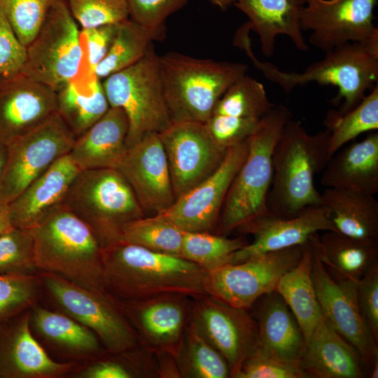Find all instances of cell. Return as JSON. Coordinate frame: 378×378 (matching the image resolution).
<instances>
[{
	"mask_svg": "<svg viewBox=\"0 0 378 378\" xmlns=\"http://www.w3.org/2000/svg\"><path fill=\"white\" fill-rule=\"evenodd\" d=\"M39 280L33 274H0V325L33 305Z\"/></svg>",
	"mask_w": 378,
	"mask_h": 378,
	"instance_id": "42",
	"label": "cell"
},
{
	"mask_svg": "<svg viewBox=\"0 0 378 378\" xmlns=\"http://www.w3.org/2000/svg\"><path fill=\"white\" fill-rule=\"evenodd\" d=\"M119 23L81 29L85 60L91 72L94 73L96 66L108 53L116 36Z\"/></svg>",
	"mask_w": 378,
	"mask_h": 378,
	"instance_id": "48",
	"label": "cell"
},
{
	"mask_svg": "<svg viewBox=\"0 0 378 378\" xmlns=\"http://www.w3.org/2000/svg\"><path fill=\"white\" fill-rule=\"evenodd\" d=\"M237 230L253 235V241L234 252L230 263L302 245L320 231H337L328 209L321 204L307 206L297 216L290 218L279 217L269 211Z\"/></svg>",
	"mask_w": 378,
	"mask_h": 378,
	"instance_id": "20",
	"label": "cell"
},
{
	"mask_svg": "<svg viewBox=\"0 0 378 378\" xmlns=\"http://www.w3.org/2000/svg\"><path fill=\"white\" fill-rule=\"evenodd\" d=\"M13 227L8 204L0 203V234Z\"/></svg>",
	"mask_w": 378,
	"mask_h": 378,
	"instance_id": "52",
	"label": "cell"
},
{
	"mask_svg": "<svg viewBox=\"0 0 378 378\" xmlns=\"http://www.w3.org/2000/svg\"><path fill=\"white\" fill-rule=\"evenodd\" d=\"M378 0H306L300 15L309 43L328 52L347 43H365L378 35L374 9Z\"/></svg>",
	"mask_w": 378,
	"mask_h": 378,
	"instance_id": "14",
	"label": "cell"
},
{
	"mask_svg": "<svg viewBox=\"0 0 378 378\" xmlns=\"http://www.w3.org/2000/svg\"><path fill=\"white\" fill-rule=\"evenodd\" d=\"M309 240L335 278L358 282L378 265V241L356 239L337 231L315 233Z\"/></svg>",
	"mask_w": 378,
	"mask_h": 378,
	"instance_id": "29",
	"label": "cell"
},
{
	"mask_svg": "<svg viewBox=\"0 0 378 378\" xmlns=\"http://www.w3.org/2000/svg\"><path fill=\"white\" fill-rule=\"evenodd\" d=\"M330 136L328 129L310 134L301 121L292 118L287 122L272 153L273 175L267 200L270 212L290 218L321 204L314 178L332 157Z\"/></svg>",
	"mask_w": 378,
	"mask_h": 378,
	"instance_id": "3",
	"label": "cell"
},
{
	"mask_svg": "<svg viewBox=\"0 0 378 378\" xmlns=\"http://www.w3.org/2000/svg\"><path fill=\"white\" fill-rule=\"evenodd\" d=\"M80 171L69 154L57 160L8 204L13 226L29 230L62 204Z\"/></svg>",
	"mask_w": 378,
	"mask_h": 378,
	"instance_id": "24",
	"label": "cell"
},
{
	"mask_svg": "<svg viewBox=\"0 0 378 378\" xmlns=\"http://www.w3.org/2000/svg\"><path fill=\"white\" fill-rule=\"evenodd\" d=\"M54 1L0 0L1 9L25 47L38 32Z\"/></svg>",
	"mask_w": 378,
	"mask_h": 378,
	"instance_id": "40",
	"label": "cell"
},
{
	"mask_svg": "<svg viewBox=\"0 0 378 378\" xmlns=\"http://www.w3.org/2000/svg\"><path fill=\"white\" fill-rule=\"evenodd\" d=\"M57 110L56 92L22 73L0 81V143L8 146Z\"/></svg>",
	"mask_w": 378,
	"mask_h": 378,
	"instance_id": "21",
	"label": "cell"
},
{
	"mask_svg": "<svg viewBox=\"0 0 378 378\" xmlns=\"http://www.w3.org/2000/svg\"><path fill=\"white\" fill-rule=\"evenodd\" d=\"M321 200L337 232L356 239L378 241V202L374 195L326 188Z\"/></svg>",
	"mask_w": 378,
	"mask_h": 378,
	"instance_id": "30",
	"label": "cell"
},
{
	"mask_svg": "<svg viewBox=\"0 0 378 378\" xmlns=\"http://www.w3.org/2000/svg\"><path fill=\"white\" fill-rule=\"evenodd\" d=\"M120 359L101 358L79 373L84 378H134L139 377L132 365L123 357Z\"/></svg>",
	"mask_w": 378,
	"mask_h": 378,
	"instance_id": "50",
	"label": "cell"
},
{
	"mask_svg": "<svg viewBox=\"0 0 378 378\" xmlns=\"http://www.w3.org/2000/svg\"><path fill=\"white\" fill-rule=\"evenodd\" d=\"M190 321L224 357L230 377L258 347V325L248 310L232 307L206 293L193 297Z\"/></svg>",
	"mask_w": 378,
	"mask_h": 378,
	"instance_id": "15",
	"label": "cell"
},
{
	"mask_svg": "<svg viewBox=\"0 0 378 378\" xmlns=\"http://www.w3.org/2000/svg\"><path fill=\"white\" fill-rule=\"evenodd\" d=\"M29 313L0 325V378H55L74 369L48 356L31 334Z\"/></svg>",
	"mask_w": 378,
	"mask_h": 378,
	"instance_id": "22",
	"label": "cell"
},
{
	"mask_svg": "<svg viewBox=\"0 0 378 378\" xmlns=\"http://www.w3.org/2000/svg\"><path fill=\"white\" fill-rule=\"evenodd\" d=\"M321 184L326 188L378 192V132L353 143L334 154L322 172Z\"/></svg>",
	"mask_w": 378,
	"mask_h": 378,
	"instance_id": "28",
	"label": "cell"
},
{
	"mask_svg": "<svg viewBox=\"0 0 378 378\" xmlns=\"http://www.w3.org/2000/svg\"><path fill=\"white\" fill-rule=\"evenodd\" d=\"M300 367L308 378H364L358 353L322 316L308 339Z\"/></svg>",
	"mask_w": 378,
	"mask_h": 378,
	"instance_id": "25",
	"label": "cell"
},
{
	"mask_svg": "<svg viewBox=\"0 0 378 378\" xmlns=\"http://www.w3.org/2000/svg\"><path fill=\"white\" fill-rule=\"evenodd\" d=\"M247 139L229 148L210 176L177 197L160 214L184 232L215 233L230 186L246 159Z\"/></svg>",
	"mask_w": 378,
	"mask_h": 378,
	"instance_id": "18",
	"label": "cell"
},
{
	"mask_svg": "<svg viewBox=\"0 0 378 378\" xmlns=\"http://www.w3.org/2000/svg\"><path fill=\"white\" fill-rule=\"evenodd\" d=\"M260 119L213 113L204 122L211 136L220 147L228 149L246 141Z\"/></svg>",
	"mask_w": 378,
	"mask_h": 378,
	"instance_id": "44",
	"label": "cell"
},
{
	"mask_svg": "<svg viewBox=\"0 0 378 378\" xmlns=\"http://www.w3.org/2000/svg\"><path fill=\"white\" fill-rule=\"evenodd\" d=\"M129 18L148 27H163L165 20L188 0H125Z\"/></svg>",
	"mask_w": 378,
	"mask_h": 378,
	"instance_id": "47",
	"label": "cell"
},
{
	"mask_svg": "<svg viewBox=\"0 0 378 378\" xmlns=\"http://www.w3.org/2000/svg\"><path fill=\"white\" fill-rule=\"evenodd\" d=\"M34 246L27 230L13 227L0 234V274H33Z\"/></svg>",
	"mask_w": 378,
	"mask_h": 378,
	"instance_id": "41",
	"label": "cell"
},
{
	"mask_svg": "<svg viewBox=\"0 0 378 378\" xmlns=\"http://www.w3.org/2000/svg\"><path fill=\"white\" fill-rule=\"evenodd\" d=\"M8 157V147L7 145L0 143V179L5 171Z\"/></svg>",
	"mask_w": 378,
	"mask_h": 378,
	"instance_id": "53",
	"label": "cell"
},
{
	"mask_svg": "<svg viewBox=\"0 0 378 378\" xmlns=\"http://www.w3.org/2000/svg\"><path fill=\"white\" fill-rule=\"evenodd\" d=\"M63 204L90 227L102 247L120 240L127 223L146 216L115 168L80 170Z\"/></svg>",
	"mask_w": 378,
	"mask_h": 378,
	"instance_id": "7",
	"label": "cell"
},
{
	"mask_svg": "<svg viewBox=\"0 0 378 378\" xmlns=\"http://www.w3.org/2000/svg\"><path fill=\"white\" fill-rule=\"evenodd\" d=\"M27 230L33 238L37 270L90 290L106 291L102 247L90 227L64 204Z\"/></svg>",
	"mask_w": 378,
	"mask_h": 378,
	"instance_id": "4",
	"label": "cell"
},
{
	"mask_svg": "<svg viewBox=\"0 0 378 378\" xmlns=\"http://www.w3.org/2000/svg\"><path fill=\"white\" fill-rule=\"evenodd\" d=\"M324 125L330 132L329 152L333 155L342 146L366 132L378 129V84L352 110L340 115L330 110Z\"/></svg>",
	"mask_w": 378,
	"mask_h": 378,
	"instance_id": "36",
	"label": "cell"
},
{
	"mask_svg": "<svg viewBox=\"0 0 378 378\" xmlns=\"http://www.w3.org/2000/svg\"><path fill=\"white\" fill-rule=\"evenodd\" d=\"M175 360L181 378L230 377V370L224 357L191 321L186 328Z\"/></svg>",
	"mask_w": 378,
	"mask_h": 378,
	"instance_id": "35",
	"label": "cell"
},
{
	"mask_svg": "<svg viewBox=\"0 0 378 378\" xmlns=\"http://www.w3.org/2000/svg\"><path fill=\"white\" fill-rule=\"evenodd\" d=\"M234 378H308L298 365L267 356L258 349L243 363Z\"/></svg>",
	"mask_w": 378,
	"mask_h": 378,
	"instance_id": "45",
	"label": "cell"
},
{
	"mask_svg": "<svg viewBox=\"0 0 378 378\" xmlns=\"http://www.w3.org/2000/svg\"><path fill=\"white\" fill-rule=\"evenodd\" d=\"M129 120L125 112L110 107L106 113L76 138L69 155L80 170L116 169L127 147Z\"/></svg>",
	"mask_w": 378,
	"mask_h": 378,
	"instance_id": "26",
	"label": "cell"
},
{
	"mask_svg": "<svg viewBox=\"0 0 378 378\" xmlns=\"http://www.w3.org/2000/svg\"><path fill=\"white\" fill-rule=\"evenodd\" d=\"M105 290L118 300H135L176 293H206V273L181 257L155 252L120 239L102 248Z\"/></svg>",
	"mask_w": 378,
	"mask_h": 378,
	"instance_id": "1",
	"label": "cell"
},
{
	"mask_svg": "<svg viewBox=\"0 0 378 378\" xmlns=\"http://www.w3.org/2000/svg\"><path fill=\"white\" fill-rule=\"evenodd\" d=\"M56 93L57 112L76 138L110 108L102 81L94 74L78 76Z\"/></svg>",
	"mask_w": 378,
	"mask_h": 378,
	"instance_id": "31",
	"label": "cell"
},
{
	"mask_svg": "<svg viewBox=\"0 0 378 378\" xmlns=\"http://www.w3.org/2000/svg\"><path fill=\"white\" fill-rule=\"evenodd\" d=\"M248 243L244 237L228 238L209 232H184L181 257L209 272L230 263L234 253Z\"/></svg>",
	"mask_w": 378,
	"mask_h": 378,
	"instance_id": "38",
	"label": "cell"
},
{
	"mask_svg": "<svg viewBox=\"0 0 378 378\" xmlns=\"http://www.w3.org/2000/svg\"><path fill=\"white\" fill-rule=\"evenodd\" d=\"M158 378H181L175 358L168 352L154 354Z\"/></svg>",
	"mask_w": 378,
	"mask_h": 378,
	"instance_id": "51",
	"label": "cell"
},
{
	"mask_svg": "<svg viewBox=\"0 0 378 378\" xmlns=\"http://www.w3.org/2000/svg\"><path fill=\"white\" fill-rule=\"evenodd\" d=\"M313 248L312 275L322 316L358 353L368 373L378 358V343L360 314L356 298L357 282L333 277Z\"/></svg>",
	"mask_w": 378,
	"mask_h": 378,
	"instance_id": "17",
	"label": "cell"
},
{
	"mask_svg": "<svg viewBox=\"0 0 378 378\" xmlns=\"http://www.w3.org/2000/svg\"><path fill=\"white\" fill-rule=\"evenodd\" d=\"M26 48L21 73L56 92L78 76L84 64V50L80 31L65 0L54 1Z\"/></svg>",
	"mask_w": 378,
	"mask_h": 378,
	"instance_id": "10",
	"label": "cell"
},
{
	"mask_svg": "<svg viewBox=\"0 0 378 378\" xmlns=\"http://www.w3.org/2000/svg\"><path fill=\"white\" fill-rule=\"evenodd\" d=\"M116 301L143 348L153 354L168 352L176 357L191 319L192 296L168 293Z\"/></svg>",
	"mask_w": 378,
	"mask_h": 378,
	"instance_id": "13",
	"label": "cell"
},
{
	"mask_svg": "<svg viewBox=\"0 0 378 378\" xmlns=\"http://www.w3.org/2000/svg\"><path fill=\"white\" fill-rule=\"evenodd\" d=\"M30 318L38 335L71 356L99 358L108 354L91 330L65 314L37 307Z\"/></svg>",
	"mask_w": 378,
	"mask_h": 378,
	"instance_id": "33",
	"label": "cell"
},
{
	"mask_svg": "<svg viewBox=\"0 0 378 378\" xmlns=\"http://www.w3.org/2000/svg\"><path fill=\"white\" fill-rule=\"evenodd\" d=\"M41 281L64 314L91 330L111 355L129 356L142 346L115 298L55 274L41 272Z\"/></svg>",
	"mask_w": 378,
	"mask_h": 378,
	"instance_id": "9",
	"label": "cell"
},
{
	"mask_svg": "<svg viewBox=\"0 0 378 378\" xmlns=\"http://www.w3.org/2000/svg\"><path fill=\"white\" fill-rule=\"evenodd\" d=\"M183 236L184 231L158 214L127 223L120 239L155 252L181 257Z\"/></svg>",
	"mask_w": 378,
	"mask_h": 378,
	"instance_id": "37",
	"label": "cell"
},
{
	"mask_svg": "<svg viewBox=\"0 0 378 378\" xmlns=\"http://www.w3.org/2000/svg\"><path fill=\"white\" fill-rule=\"evenodd\" d=\"M116 169L132 188L146 215L160 214L174 202L168 162L159 134H147L128 147Z\"/></svg>",
	"mask_w": 378,
	"mask_h": 378,
	"instance_id": "19",
	"label": "cell"
},
{
	"mask_svg": "<svg viewBox=\"0 0 378 378\" xmlns=\"http://www.w3.org/2000/svg\"><path fill=\"white\" fill-rule=\"evenodd\" d=\"M210 1L220 9L225 10L233 4L234 0H210Z\"/></svg>",
	"mask_w": 378,
	"mask_h": 378,
	"instance_id": "54",
	"label": "cell"
},
{
	"mask_svg": "<svg viewBox=\"0 0 378 378\" xmlns=\"http://www.w3.org/2000/svg\"><path fill=\"white\" fill-rule=\"evenodd\" d=\"M165 33L164 26L148 27L130 18L120 22L112 46L96 66L94 74L102 80L132 66L144 56L154 41H162Z\"/></svg>",
	"mask_w": 378,
	"mask_h": 378,
	"instance_id": "34",
	"label": "cell"
},
{
	"mask_svg": "<svg viewBox=\"0 0 378 378\" xmlns=\"http://www.w3.org/2000/svg\"><path fill=\"white\" fill-rule=\"evenodd\" d=\"M234 43L245 51L267 79L287 93L297 86L312 82L337 87V94L331 102L339 106L336 111L340 115L354 108L367 92L378 84V36L365 43H347L337 47L302 73L284 71L270 62L258 59L251 49L249 30L246 28L237 30Z\"/></svg>",
	"mask_w": 378,
	"mask_h": 378,
	"instance_id": "2",
	"label": "cell"
},
{
	"mask_svg": "<svg viewBox=\"0 0 378 378\" xmlns=\"http://www.w3.org/2000/svg\"><path fill=\"white\" fill-rule=\"evenodd\" d=\"M76 137L55 113L8 146V162L0 179V203L8 204L57 160L68 155Z\"/></svg>",
	"mask_w": 378,
	"mask_h": 378,
	"instance_id": "12",
	"label": "cell"
},
{
	"mask_svg": "<svg viewBox=\"0 0 378 378\" xmlns=\"http://www.w3.org/2000/svg\"><path fill=\"white\" fill-rule=\"evenodd\" d=\"M293 114L284 104L274 106L248 138V153L224 200L215 233L237 230L269 212L267 200L272 181L274 146Z\"/></svg>",
	"mask_w": 378,
	"mask_h": 378,
	"instance_id": "6",
	"label": "cell"
},
{
	"mask_svg": "<svg viewBox=\"0 0 378 378\" xmlns=\"http://www.w3.org/2000/svg\"><path fill=\"white\" fill-rule=\"evenodd\" d=\"M356 298L362 317L378 343V265L356 283Z\"/></svg>",
	"mask_w": 378,
	"mask_h": 378,
	"instance_id": "49",
	"label": "cell"
},
{
	"mask_svg": "<svg viewBox=\"0 0 378 378\" xmlns=\"http://www.w3.org/2000/svg\"><path fill=\"white\" fill-rule=\"evenodd\" d=\"M274 106L268 99L264 85L245 74L226 90L213 113L261 119Z\"/></svg>",
	"mask_w": 378,
	"mask_h": 378,
	"instance_id": "39",
	"label": "cell"
},
{
	"mask_svg": "<svg viewBox=\"0 0 378 378\" xmlns=\"http://www.w3.org/2000/svg\"><path fill=\"white\" fill-rule=\"evenodd\" d=\"M158 64L172 122H205L226 90L248 71L244 63L200 59L176 52L159 55Z\"/></svg>",
	"mask_w": 378,
	"mask_h": 378,
	"instance_id": "5",
	"label": "cell"
},
{
	"mask_svg": "<svg viewBox=\"0 0 378 378\" xmlns=\"http://www.w3.org/2000/svg\"><path fill=\"white\" fill-rule=\"evenodd\" d=\"M82 29L118 23L129 18L125 0H65Z\"/></svg>",
	"mask_w": 378,
	"mask_h": 378,
	"instance_id": "43",
	"label": "cell"
},
{
	"mask_svg": "<svg viewBox=\"0 0 378 378\" xmlns=\"http://www.w3.org/2000/svg\"><path fill=\"white\" fill-rule=\"evenodd\" d=\"M158 57L153 43L138 62L102 81L110 107L122 108L127 116V148L146 134H160L172 124Z\"/></svg>",
	"mask_w": 378,
	"mask_h": 378,
	"instance_id": "8",
	"label": "cell"
},
{
	"mask_svg": "<svg viewBox=\"0 0 378 378\" xmlns=\"http://www.w3.org/2000/svg\"><path fill=\"white\" fill-rule=\"evenodd\" d=\"M303 244L227 263L206 272L204 290L232 307L249 310L260 297L274 290L283 274L298 263Z\"/></svg>",
	"mask_w": 378,
	"mask_h": 378,
	"instance_id": "11",
	"label": "cell"
},
{
	"mask_svg": "<svg viewBox=\"0 0 378 378\" xmlns=\"http://www.w3.org/2000/svg\"><path fill=\"white\" fill-rule=\"evenodd\" d=\"M27 57L22 45L0 8V81L21 73Z\"/></svg>",
	"mask_w": 378,
	"mask_h": 378,
	"instance_id": "46",
	"label": "cell"
},
{
	"mask_svg": "<svg viewBox=\"0 0 378 378\" xmlns=\"http://www.w3.org/2000/svg\"><path fill=\"white\" fill-rule=\"evenodd\" d=\"M258 329L257 349L298 365L306 349L304 334L290 309L274 290L260 297L248 310Z\"/></svg>",
	"mask_w": 378,
	"mask_h": 378,
	"instance_id": "23",
	"label": "cell"
},
{
	"mask_svg": "<svg viewBox=\"0 0 378 378\" xmlns=\"http://www.w3.org/2000/svg\"><path fill=\"white\" fill-rule=\"evenodd\" d=\"M313 257L309 239L298 263L283 274L275 288L295 317L306 343L323 316L312 275Z\"/></svg>",
	"mask_w": 378,
	"mask_h": 378,
	"instance_id": "32",
	"label": "cell"
},
{
	"mask_svg": "<svg viewBox=\"0 0 378 378\" xmlns=\"http://www.w3.org/2000/svg\"><path fill=\"white\" fill-rule=\"evenodd\" d=\"M159 136L176 199L210 176L227 150L216 143L204 122H172Z\"/></svg>",
	"mask_w": 378,
	"mask_h": 378,
	"instance_id": "16",
	"label": "cell"
},
{
	"mask_svg": "<svg viewBox=\"0 0 378 378\" xmlns=\"http://www.w3.org/2000/svg\"><path fill=\"white\" fill-rule=\"evenodd\" d=\"M306 0H234L233 4L248 18L247 24L260 38L262 53L272 57L279 35L288 36L295 48L307 51L300 26Z\"/></svg>",
	"mask_w": 378,
	"mask_h": 378,
	"instance_id": "27",
	"label": "cell"
}]
</instances>
